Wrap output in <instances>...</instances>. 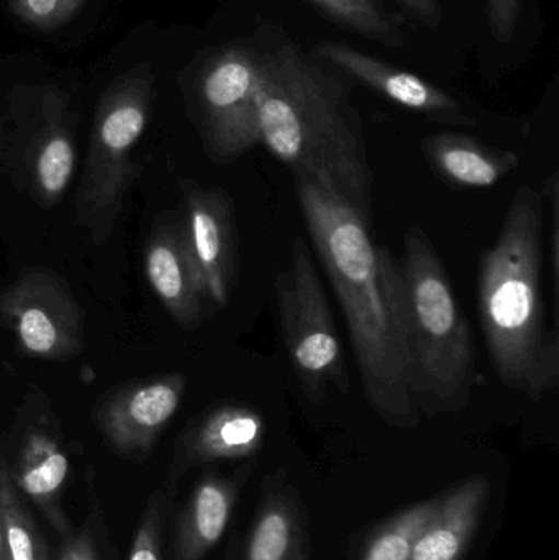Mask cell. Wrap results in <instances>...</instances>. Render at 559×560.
Masks as SVG:
<instances>
[{
    "label": "cell",
    "instance_id": "obj_22",
    "mask_svg": "<svg viewBox=\"0 0 559 560\" xmlns=\"http://www.w3.org/2000/svg\"><path fill=\"white\" fill-rule=\"evenodd\" d=\"M439 499L417 503L394 516L374 533L361 551L360 560H410L417 539L435 513Z\"/></svg>",
    "mask_w": 559,
    "mask_h": 560
},
{
    "label": "cell",
    "instance_id": "obj_25",
    "mask_svg": "<svg viewBox=\"0 0 559 560\" xmlns=\"http://www.w3.org/2000/svg\"><path fill=\"white\" fill-rule=\"evenodd\" d=\"M544 222L547 223V265L550 268L551 285H554L555 303L558 305L559 285V183L555 171L545 180L544 192Z\"/></svg>",
    "mask_w": 559,
    "mask_h": 560
},
{
    "label": "cell",
    "instance_id": "obj_15",
    "mask_svg": "<svg viewBox=\"0 0 559 560\" xmlns=\"http://www.w3.org/2000/svg\"><path fill=\"white\" fill-rule=\"evenodd\" d=\"M148 283L171 318L184 329L202 323L206 299L194 275L177 217L163 215L154 222L143 248Z\"/></svg>",
    "mask_w": 559,
    "mask_h": 560
},
{
    "label": "cell",
    "instance_id": "obj_8",
    "mask_svg": "<svg viewBox=\"0 0 559 560\" xmlns=\"http://www.w3.org/2000/svg\"><path fill=\"white\" fill-rule=\"evenodd\" d=\"M261 51L232 45L212 52L193 82V118L207 154L230 163L259 143Z\"/></svg>",
    "mask_w": 559,
    "mask_h": 560
},
{
    "label": "cell",
    "instance_id": "obj_19",
    "mask_svg": "<svg viewBox=\"0 0 559 560\" xmlns=\"http://www.w3.org/2000/svg\"><path fill=\"white\" fill-rule=\"evenodd\" d=\"M422 151L433 171L458 189H488L521 164L512 151L488 147L469 135L453 131L423 138Z\"/></svg>",
    "mask_w": 559,
    "mask_h": 560
},
{
    "label": "cell",
    "instance_id": "obj_4",
    "mask_svg": "<svg viewBox=\"0 0 559 560\" xmlns=\"http://www.w3.org/2000/svg\"><path fill=\"white\" fill-rule=\"evenodd\" d=\"M397 261L404 338L420 408L462 410L475 381V341L445 266L419 225L406 233Z\"/></svg>",
    "mask_w": 559,
    "mask_h": 560
},
{
    "label": "cell",
    "instance_id": "obj_13",
    "mask_svg": "<svg viewBox=\"0 0 559 560\" xmlns=\"http://www.w3.org/2000/svg\"><path fill=\"white\" fill-rule=\"evenodd\" d=\"M315 58L351 81L383 95L387 101L433 121L475 125L455 97L414 72L396 68L376 56L338 42H321L311 49Z\"/></svg>",
    "mask_w": 559,
    "mask_h": 560
},
{
    "label": "cell",
    "instance_id": "obj_11",
    "mask_svg": "<svg viewBox=\"0 0 559 560\" xmlns=\"http://www.w3.org/2000/svg\"><path fill=\"white\" fill-rule=\"evenodd\" d=\"M184 243L207 305H229L238 271L235 207L225 190L180 179Z\"/></svg>",
    "mask_w": 559,
    "mask_h": 560
},
{
    "label": "cell",
    "instance_id": "obj_21",
    "mask_svg": "<svg viewBox=\"0 0 559 560\" xmlns=\"http://www.w3.org/2000/svg\"><path fill=\"white\" fill-rule=\"evenodd\" d=\"M0 515L5 560H49L45 539L12 482L0 453Z\"/></svg>",
    "mask_w": 559,
    "mask_h": 560
},
{
    "label": "cell",
    "instance_id": "obj_9",
    "mask_svg": "<svg viewBox=\"0 0 559 560\" xmlns=\"http://www.w3.org/2000/svg\"><path fill=\"white\" fill-rule=\"evenodd\" d=\"M0 326L23 354L71 361L84 349V312L71 287L48 268H26L0 290Z\"/></svg>",
    "mask_w": 559,
    "mask_h": 560
},
{
    "label": "cell",
    "instance_id": "obj_23",
    "mask_svg": "<svg viewBox=\"0 0 559 560\" xmlns=\"http://www.w3.org/2000/svg\"><path fill=\"white\" fill-rule=\"evenodd\" d=\"M163 497L153 495L135 532L128 560H163Z\"/></svg>",
    "mask_w": 559,
    "mask_h": 560
},
{
    "label": "cell",
    "instance_id": "obj_2",
    "mask_svg": "<svg viewBox=\"0 0 559 560\" xmlns=\"http://www.w3.org/2000/svg\"><path fill=\"white\" fill-rule=\"evenodd\" d=\"M258 137L294 179L317 184L371 222L363 124L340 72L291 43L261 51Z\"/></svg>",
    "mask_w": 559,
    "mask_h": 560
},
{
    "label": "cell",
    "instance_id": "obj_17",
    "mask_svg": "<svg viewBox=\"0 0 559 560\" xmlns=\"http://www.w3.org/2000/svg\"><path fill=\"white\" fill-rule=\"evenodd\" d=\"M252 467L232 477L209 472L197 482L177 520L174 560H202L219 545Z\"/></svg>",
    "mask_w": 559,
    "mask_h": 560
},
{
    "label": "cell",
    "instance_id": "obj_6",
    "mask_svg": "<svg viewBox=\"0 0 559 560\" xmlns=\"http://www.w3.org/2000/svg\"><path fill=\"white\" fill-rule=\"evenodd\" d=\"M9 118L3 174L39 209H53L65 197L78 164V114L69 95L56 85H15Z\"/></svg>",
    "mask_w": 559,
    "mask_h": 560
},
{
    "label": "cell",
    "instance_id": "obj_12",
    "mask_svg": "<svg viewBox=\"0 0 559 560\" xmlns=\"http://www.w3.org/2000/svg\"><path fill=\"white\" fill-rule=\"evenodd\" d=\"M186 388L187 378L180 372L125 382L98 398L92 420L117 456L147 459L176 417Z\"/></svg>",
    "mask_w": 559,
    "mask_h": 560
},
{
    "label": "cell",
    "instance_id": "obj_27",
    "mask_svg": "<svg viewBox=\"0 0 559 560\" xmlns=\"http://www.w3.org/2000/svg\"><path fill=\"white\" fill-rule=\"evenodd\" d=\"M58 560H101L94 532L89 528L69 532L62 538Z\"/></svg>",
    "mask_w": 559,
    "mask_h": 560
},
{
    "label": "cell",
    "instance_id": "obj_18",
    "mask_svg": "<svg viewBox=\"0 0 559 560\" xmlns=\"http://www.w3.org/2000/svg\"><path fill=\"white\" fill-rule=\"evenodd\" d=\"M489 492V480L475 476L439 497L410 560H462L485 515Z\"/></svg>",
    "mask_w": 559,
    "mask_h": 560
},
{
    "label": "cell",
    "instance_id": "obj_14",
    "mask_svg": "<svg viewBox=\"0 0 559 560\" xmlns=\"http://www.w3.org/2000/svg\"><path fill=\"white\" fill-rule=\"evenodd\" d=\"M265 433V418L256 408L238 404L210 408L177 438L170 469L171 486H176L194 467L255 456L261 450Z\"/></svg>",
    "mask_w": 559,
    "mask_h": 560
},
{
    "label": "cell",
    "instance_id": "obj_26",
    "mask_svg": "<svg viewBox=\"0 0 559 560\" xmlns=\"http://www.w3.org/2000/svg\"><path fill=\"white\" fill-rule=\"evenodd\" d=\"M522 0H488V19L492 35L508 43L517 30Z\"/></svg>",
    "mask_w": 559,
    "mask_h": 560
},
{
    "label": "cell",
    "instance_id": "obj_5",
    "mask_svg": "<svg viewBox=\"0 0 559 560\" xmlns=\"http://www.w3.org/2000/svg\"><path fill=\"white\" fill-rule=\"evenodd\" d=\"M154 98L156 81L144 62L115 79L98 98L74 197L75 223L88 230L95 246L114 235L128 192L140 176L141 167L131 154L147 130Z\"/></svg>",
    "mask_w": 559,
    "mask_h": 560
},
{
    "label": "cell",
    "instance_id": "obj_30",
    "mask_svg": "<svg viewBox=\"0 0 559 560\" xmlns=\"http://www.w3.org/2000/svg\"><path fill=\"white\" fill-rule=\"evenodd\" d=\"M2 143H3V133L2 127H0V179H2L3 171H2Z\"/></svg>",
    "mask_w": 559,
    "mask_h": 560
},
{
    "label": "cell",
    "instance_id": "obj_3",
    "mask_svg": "<svg viewBox=\"0 0 559 560\" xmlns=\"http://www.w3.org/2000/svg\"><path fill=\"white\" fill-rule=\"evenodd\" d=\"M544 200L521 186L479 265V318L502 384L538 400L558 385V329L544 302Z\"/></svg>",
    "mask_w": 559,
    "mask_h": 560
},
{
    "label": "cell",
    "instance_id": "obj_29",
    "mask_svg": "<svg viewBox=\"0 0 559 560\" xmlns=\"http://www.w3.org/2000/svg\"><path fill=\"white\" fill-rule=\"evenodd\" d=\"M0 560H5V556H3L2 515H0Z\"/></svg>",
    "mask_w": 559,
    "mask_h": 560
},
{
    "label": "cell",
    "instance_id": "obj_1",
    "mask_svg": "<svg viewBox=\"0 0 559 560\" xmlns=\"http://www.w3.org/2000/svg\"><path fill=\"white\" fill-rule=\"evenodd\" d=\"M294 184L312 246L340 302L368 404L391 427H417L422 408L404 338L399 261L345 200L311 180Z\"/></svg>",
    "mask_w": 559,
    "mask_h": 560
},
{
    "label": "cell",
    "instance_id": "obj_28",
    "mask_svg": "<svg viewBox=\"0 0 559 560\" xmlns=\"http://www.w3.org/2000/svg\"><path fill=\"white\" fill-rule=\"evenodd\" d=\"M404 12L412 20L429 26V28H436L442 22V3L440 0H396Z\"/></svg>",
    "mask_w": 559,
    "mask_h": 560
},
{
    "label": "cell",
    "instance_id": "obj_24",
    "mask_svg": "<svg viewBox=\"0 0 559 560\" xmlns=\"http://www.w3.org/2000/svg\"><path fill=\"white\" fill-rule=\"evenodd\" d=\"M88 0H10L13 13L28 25L49 30L71 20Z\"/></svg>",
    "mask_w": 559,
    "mask_h": 560
},
{
    "label": "cell",
    "instance_id": "obj_20",
    "mask_svg": "<svg viewBox=\"0 0 559 560\" xmlns=\"http://www.w3.org/2000/svg\"><path fill=\"white\" fill-rule=\"evenodd\" d=\"M318 12L348 32L387 48L407 46L404 19L391 12L383 0H307Z\"/></svg>",
    "mask_w": 559,
    "mask_h": 560
},
{
    "label": "cell",
    "instance_id": "obj_10",
    "mask_svg": "<svg viewBox=\"0 0 559 560\" xmlns=\"http://www.w3.org/2000/svg\"><path fill=\"white\" fill-rule=\"evenodd\" d=\"M7 441L9 447L0 453L16 490L65 538L71 532L62 510L71 457L61 423L45 392L36 387L26 390Z\"/></svg>",
    "mask_w": 559,
    "mask_h": 560
},
{
    "label": "cell",
    "instance_id": "obj_7",
    "mask_svg": "<svg viewBox=\"0 0 559 560\" xmlns=\"http://www.w3.org/2000/svg\"><path fill=\"white\" fill-rule=\"evenodd\" d=\"M282 338L302 394L311 404L327 398L328 388L347 392V362L335 328L330 303L311 246L298 236L291 259L276 278Z\"/></svg>",
    "mask_w": 559,
    "mask_h": 560
},
{
    "label": "cell",
    "instance_id": "obj_16",
    "mask_svg": "<svg viewBox=\"0 0 559 560\" xmlns=\"http://www.w3.org/2000/svg\"><path fill=\"white\" fill-rule=\"evenodd\" d=\"M240 560H308L307 518L301 499L279 476L263 483V500Z\"/></svg>",
    "mask_w": 559,
    "mask_h": 560
}]
</instances>
